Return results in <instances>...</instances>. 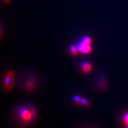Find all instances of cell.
I'll use <instances>...</instances> for the list:
<instances>
[{
	"instance_id": "8fae6325",
	"label": "cell",
	"mask_w": 128,
	"mask_h": 128,
	"mask_svg": "<svg viewBox=\"0 0 128 128\" xmlns=\"http://www.w3.org/2000/svg\"><path fill=\"white\" fill-rule=\"evenodd\" d=\"M3 1H4V2H6V3H8L10 0H3Z\"/></svg>"
},
{
	"instance_id": "7a4b0ae2",
	"label": "cell",
	"mask_w": 128,
	"mask_h": 128,
	"mask_svg": "<svg viewBox=\"0 0 128 128\" xmlns=\"http://www.w3.org/2000/svg\"><path fill=\"white\" fill-rule=\"evenodd\" d=\"M38 78L34 74L25 73L19 76L18 86L22 91L30 92L34 90L38 86Z\"/></svg>"
},
{
	"instance_id": "9c48e42d",
	"label": "cell",
	"mask_w": 128,
	"mask_h": 128,
	"mask_svg": "<svg viewBox=\"0 0 128 128\" xmlns=\"http://www.w3.org/2000/svg\"><path fill=\"white\" fill-rule=\"evenodd\" d=\"M81 98L82 97H79L78 96H75L73 97V100L77 104L81 105Z\"/></svg>"
},
{
	"instance_id": "277c9868",
	"label": "cell",
	"mask_w": 128,
	"mask_h": 128,
	"mask_svg": "<svg viewBox=\"0 0 128 128\" xmlns=\"http://www.w3.org/2000/svg\"><path fill=\"white\" fill-rule=\"evenodd\" d=\"M15 80V74L12 70L8 71L4 77V87L8 91H11L14 87Z\"/></svg>"
},
{
	"instance_id": "5b68a950",
	"label": "cell",
	"mask_w": 128,
	"mask_h": 128,
	"mask_svg": "<svg viewBox=\"0 0 128 128\" xmlns=\"http://www.w3.org/2000/svg\"><path fill=\"white\" fill-rule=\"evenodd\" d=\"M92 64L87 61H83L81 63V68L83 72L85 73H88L92 70Z\"/></svg>"
},
{
	"instance_id": "8992f818",
	"label": "cell",
	"mask_w": 128,
	"mask_h": 128,
	"mask_svg": "<svg viewBox=\"0 0 128 128\" xmlns=\"http://www.w3.org/2000/svg\"><path fill=\"white\" fill-rule=\"evenodd\" d=\"M121 121L124 128H128V111L125 112L121 116Z\"/></svg>"
},
{
	"instance_id": "7c38bea8",
	"label": "cell",
	"mask_w": 128,
	"mask_h": 128,
	"mask_svg": "<svg viewBox=\"0 0 128 128\" xmlns=\"http://www.w3.org/2000/svg\"><path fill=\"white\" fill-rule=\"evenodd\" d=\"M95 128L94 127H90V128Z\"/></svg>"
},
{
	"instance_id": "52a82bcc",
	"label": "cell",
	"mask_w": 128,
	"mask_h": 128,
	"mask_svg": "<svg viewBox=\"0 0 128 128\" xmlns=\"http://www.w3.org/2000/svg\"><path fill=\"white\" fill-rule=\"evenodd\" d=\"M99 86L102 90H106L107 87V82L106 78L101 77L99 80Z\"/></svg>"
},
{
	"instance_id": "30bf717a",
	"label": "cell",
	"mask_w": 128,
	"mask_h": 128,
	"mask_svg": "<svg viewBox=\"0 0 128 128\" xmlns=\"http://www.w3.org/2000/svg\"><path fill=\"white\" fill-rule=\"evenodd\" d=\"M81 104L86 106H89L90 105V102H88L86 99H84V98H81Z\"/></svg>"
},
{
	"instance_id": "ba28073f",
	"label": "cell",
	"mask_w": 128,
	"mask_h": 128,
	"mask_svg": "<svg viewBox=\"0 0 128 128\" xmlns=\"http://www.w3.org/2000/svg\"><path fill=\"white\" fill-rule=\"evenodd\" d=\"M70 51L72 55L74 56H76L78 55V53L79 52L76 46H75L74 45H72L70 46Z\"/></svg>"
},
{
	"instance_id": "6da1fadb",
	"label": "cell",
	"mask_w": 128,
	"mask_h": 128,
	"mask_svg": "<svg viewBox=\"0 0 128 128\" xmlns=\"http://www.w3.org/2000/svg\"><path fill=\"white\" fill-rule=\"evenodd\" d=\"M17 118L24 124H29L36 118L37 110L32 104H26L18 107L16 110Z\"/></svg>"
},
{
	"instance_id": "3957f363",
	"label": "cell",
	"mask_w": 128,
	"mask_h": 128,
	"mask_svg": "<svg viewBox=\"0 0 128 128\" xmlns=\"http://www.w3.org/2000/svg\"><path fill=\"white\" fill-rule=\"evenodd\" d=\"M92 39L89 36H84L76 44V47L79 52L82 54H89L93 50L92 47Z\"/></svg>"
}]
</instances>
